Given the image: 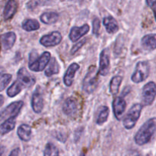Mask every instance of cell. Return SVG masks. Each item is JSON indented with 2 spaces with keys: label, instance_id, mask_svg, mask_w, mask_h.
I'll return each mask as SVG.
<instances>
[{
  "label": "cell",
  "instance_id": "obj_30",
  "mask_svg": "<svg viewBox=\"0 0 156 156\" xmlns=\"http://www.w3.org/2000/svg\"><path fill=\"white\" fill-rule=\"evenodd\" d=\"M101 28V21L98 18H94L92 21V32L94 35L98 36Z\"/></svg>",
  "mask_w": 156,
  "mask_h": 156
},
{
  "label": "cell",
  "instance_id": "obj_17",
  "mask_svg": "<svg viewBox=\"0 0 156 156\" xmlns=\"http://www.w3.org/2000/svg\"><path fill=\"white\" fill-rule=\"evenodd\" d=\"M18 10V3L15 0H9L5 6L3 17L5 20H9L13 18Z\"/></svg>",
  "mask_w": 156,
  "mask_h": 156
},
{
  "label": "cell",
  "instance_id": "obj_27",
  "mask_svg": "<svg viewBox=\"0 0 156 156\" xmlns=\"http://www.w3.org/2000/svg\"><path fill=\"white\" fill-rule=\"evenodd\" d=\"M108 116H109V109H108V107L105 106L101 107L100 112H99L97 121H96L98 125H103L105 122H106L107 120H108Z\"/></svg>",
  "mask_w": 156,
  "mask_h": 156
},
{
  "label": "cell",
  "instance_id": "obj_1",
  "mask_svg": "<svg viewBox=\"0 0 156 156\" xmlns=\"http://www.w3.org/2000/svg\"><path fill=\"white\" fill-rule=\"evenodd\" d=\"M156 132V118H151L146 121L135 135L134 140L138 145H143L150 142Z\"/></svg>",
  "mask_w": 156,
  "mask_h": 156
},
{
  "label": "cell",
  "instance_id": "obj_5",
  "mask_svg": "<svg viewBox=\"0 0 156 156\" xmlns=\"http://www.w3.org/2000/svg\"><path fill=\"white\" fill-rule=\"evenodd\" d=\"M23 106L24 102L22 101H16L9 104L2 111L0 112V122H2L10 118H16L21 112Z\"/></svg>",
  "mask_w": 156,
  "mask_h": 156
},
{
  "label": "cell",
  "instance_id": "obj_18",
  "mask_svg": "<svg viewBox=\"0 0 156 156\" xmlns=\"http://www.w3.org/2000/svg\"><path fill=\"white\" fill-rule=\"evenodd\" d=\"M141 44L146 50H155L156 49V34H149L143 36L141 39Z\"/></svg>",
  "mask_w": 156,
  "mask_h": 156
},
{
  "label": "cell",
  "instance_id": "obj_35",
  "mask_svg": "<svg viewBox=\"0 0 156 156\" xmlns=\"http://www.w3.org/2000/svg\"><path fill=\"white\" fill-rule=\"evenodd\" d=\"M5 151V148L2 145H0V156H3Z\"/></svg>",
  "mask_w": 156,
  "mask_h": 156
},
{
  "label": "cell",
  "instance_id": "obj_6",
  "mask_svg": "<svg viewBox=\"0 0 156 156\" xmlns=\"http://www.w3.org/2000/svg\"><path fill=\"white\" fill-rule=\"evenodd\" d=\"M51 60V55L48 51H45L40 57H37L33 61L29 62V69L32 71L40 72L42 71L50 63Z\"/></svg>",
  "mask_w": 156,
  "mask_h": 156
},
{
  "label": "cell",
  "instance_id": "obj_23",
  "mask_svg": "<svg viewBox=\"0 0 156 156\" xmlns=\"http://www.w3.org/2000/svg\"><path fill=\"white\" fill-rule=\"evenodd\" d=\"M59 72V66L56 58H52L45 70V75L48 77L54 74H57Z\"/></svg>",
  "mask_w": 156,
  "mask_h": 156
},
{
  "label": "cell",
  "instance_id": "obj_32",
  "mask_svg": "<svg viewBox=\"0 0 156 156\" xmlns=\"http://www.w3.org/2000/svg\"><path fill=\"white\" fill-rule=\"evenodd\" d=\"M19 148H15V149L12 150V152L10 153V154H9V156H18V154H19Z\"/></svg>",
  "mask_w": 156,
  "mask_h": 156
},
{
  "label": "cell",
  "instance_id": "obj_13",
  "mask_svg": "<svg viewBox=\"0 0 156 156\" xmlns=\"http://www.w3.org/2000/svg\"><path fill=\"white\" fill-rule=\"evenodd\" d=\"M17 76H18V80H19L24 87H31L35 83L34 77L30 74L24 67L19 69L17 73Z\"/></svg>",
  "mask_w": 156,
  "mask_h": 156
},
{
  "label": "cell",
  "instance_id": "obj_28",
  "mask_svg": "<svg viewBox=\"0 0 156 156\" xmlns=\"http://www.w3.org/2000/svg\"><path fill=\"white\" fill-rule=\"evenodd\" d=\"M44 156H59V149L54 144L48 142L46 145Z\"/></svg>",
  "mask_w": 156,
  "mask_h": 156
},
{
  "label": "cell",
  "instance_id": "obj_16",
  "mask_svg": "<svg viewBox=\"0 0 156 156\" xmlns=\"http://www.w3.org/2000/svg\"><path fill=\"white\" fill-rule=\"evenodd\" d=\"M79 65L77 63H73L70 66H69V67L67 68L66 71L65 75H64L63 77V81L64 84L67 87H70V86L73 84V79L75 77V75H76V71L79 69Z\"/></svg>",
  "mask_w": 156,
  "mask_h": 156
},
{
  "label": "cell",
  "instance_id": "obj_37",
  "mask_svg": "<svg viewBox=\"0 0 156 156\" xmlns=\"http://www.w3.org/2000/svg\"><path fill=\"white\" fill-rule=\"evenodd\" d=\"M4 102V97H3L2 95H0V106L3 104Z\"/></svg>",
  "mask_w": 156,
  "mask_h": 156
},
{
  "label": "cell",
  "instance_id": "obj_25",
  "mask_svg": "<svg viewBox=\"0 0 156 156\" xmlns=\"http://www.w3.org/2000/svg\"><path fill=\"white\" fill-rule=\"evenodd\" d=\"M21 27L26 32H33L40 28V24L35 19H25L22 22Z\"/></svg>",
  "mask_w": 156,
  "mask_h": 156
},
{
  "label": "cell",
  "instance_id": "obj_36",
  "mask_svg": "<svg viewBox=\"0 0 156 156\" xmlns=\"http://www.w3.org/2000/svg\"><path fill=\"white\" fill-rule=\"evenodd\" d=\"M155 0H146V3L149 6H152V5L153 4V2H155Z\"/></svg>",
  "mask_w": 156,
  "mask_h": 156
},
{
  "label": "cell",
  "instance_id": "obj_15",
  "mask_svg": "<svg viewBox=\"0 0 156 156\" xmlns=\"http://www.w3.org/2000/svg\"><path fill=\"white\" fill-rule=\"evenodd\" d=\"M31 107L34 112L36 113H40L44 108V98L41 91L35 90L31 97Z\"/></svg>",
  "mask_w": 156,
  "mask_h": 156
},
{
  "label": "cell",
  "instance_id": "obj_12",
  "mask_svg": "<svg viewBox=\"0 0 156 156\" xmlns=\"http://www.w3.org/2000/svg\"><path fill=\"white\" fill-rule=\"evenodd\" d=\"M16 41V35L15 32H9L0 35V45L4 50L12 48Z\"/></svg>",
  "mask_w": 156,
  "mask_h": 156
},
{
  "label": "cell",
  "instance_id": "obj_2",
  "mask_svg": "<svg viewBox=\"0 0 156 156\" xmlns=\"http://www.w3.org/2000/svg\"><path fill=\"white\" fill-rule=\"evenodd\" d=\"M98 70L95 66H91L82 82V89L85 93L91 94L96 90L98 83Z\"/></svg>",
  "mask_w": 156,
  "mask_h": 156
},
{
  "label": "cell",
  "instance_id": "obj_11",
  "mask_svg": "<svg viewBox=\"0 0 156 156\" xmlns=\"http://www.w3.org/2000/svg\"><path fill=\"white\" fill-rule=\"evenodd\" d=\"M90 30V26L88 24H85L82 26H74L72 28L69 32V39L73 42L78 41L82 37L86 35Z\"/></svg>",
  "mask_w": 156,
  "mask_h": 156
},
{
  "label": "cell",
  "instance_id": "obj_9",
  "mask_svg": "<svg viewBox=\"0 0 156 156\" xmlns=\"http://www.w3.org/2000/svg\"><path fill=\"white\" fill-rule=\"evenodd\" d=\"M110 70V50L105 48L101 52L98 73L102 76H107Z\"/></svg>",
  "mask_w": 156,
  "mask_h": 156
},
{
  "label": "cell",
  "instance_id": "obj_10",
  "mask_svg": "<svg viewBox=\"0 0 156 156\" xmlns=\"http://www.w3.org/2000/svg\"><path fill=\"white\" fill-rule=\"evenodd\" d=\"M113 110L117 120H120L126 108V102L121 96H117L113 101Z\"/></svg>",
  "mask_w": 156,
  "mask_h": 156
},
{
  "label": "cell",
  "instance_id": "obj_4",
  "mask_svg": "<svg viewBox=\"0 0 156 156\" xmlns=\"http://www.w3.org/2000/svg\"><path fill=\"white\" fill-rule=\"evenodd\" d=\"M150 66L148 61H139L136 65L135 70L131 76V80L135 84H139L146 80L149 75Z\"/></svg>",
  "mask_w": 156,
  "mask_h": 156
},
{
  "label": "cell",
  "instance_id": "obj_33",
  "mask_svg": "<svg viewBox=\"0 0 156 156\" xmlns=\"http://www.w3.org/2000/svg\"><path fill=\"white\" fill-rule=\"evenodd\" d=\"M152 11H153V13H154V15H155V21H156V0L155 2H153V4L152 5Z\"/></svg>",
  "mask_w": 156,
  "mask_h": 156
},
{
  "label": "cell",
  "instance_id": "obj_26",
  "mask_svg": "<svg viewBox=\"0 0 156 156\" xmlns=\"http://www.w3.org/2000/svg\"><path fill=\"white\" fill-rule=\"evenodd\" d=\"M122 80H123L122 76H118V75L113 76L111 82H110V92H111V94L114 95V96L117 94V93L119 92V88H120V86L121 84Z\"/></svg>",
  "mask_w": 156,
  "mask_h": 156
},
{
  "label": "cell",
  "instance_id": "obj_8",
  "mask_svg": "<svg viewBox=\"0 0 156 156\" xmlns=\"http://www.w3.org/2000/svg\"><path fill=\"white\" fill-rule=\"evenodd\" d=\"M62 41V35L59 32H53L44 35L40 39V43L44 47H54L60 44Z\"/></svg>",
  "mask_w": 156,
  "mask_h": 156
},
{
  "label": "cell",
  "instance_id": "obj_39",
  "mask_svg": "<svg viewBox=\"0 0 156 156\" xmlns=\"http://www.w3.org/2000/svg\"><path fill=\"white\" fill-rule=\"evenodd\" d=\"M79 156H85V152H82L80 154V155Z\"/></svg>",
  "mask_w": 156,
  "mask_h": 156
},
{
  "label": "cell",
  "instance_id": "obj_24",
  "mask_svg": "<svg viewBox=\"0 0 156 156\" xmlns=\"http://www.w3.org/2000/svg\"><path fill=\"white\" fill-rule=\"evenodd\" d=\"M23 87H24L19 80H15L7 90V95L9 97H14L21 93Z\"/></svg>",
  "mask_w": 156,
  "mask_h": 156
},
{
  "label": "cell",
  "instance_id": "obj_22",
  "mask_svg": "<svg viewBox=\"0 0 156 156\" xmlns=\"http://www.w3.org/2000/svg\"><path fill=\"white\" fill-rule=\"evenodd\" d=\"M59 19L58 13L54 12H44L41 15V21L46 24H54Z\"/></svg>",
  "mask_w": 156,
  "mask_h": 156
},
{
  "label": "cell",
  "instance_id": "obj_20",
  "mask_svg": "<svg viewBox=\"0 0 156 156\" xmlns=\"http://www.w3.org/2000/svg\"><path fill=\"white\" fill-rule=\"evenodd\" d=\"M17 134L21 140L28 142L31 138V128L27 124H22L18 128Z\"/></svg>",
  "mask_w": 156,
  "mask_h": 156
},
{
  "label": "cell",
  "instance_id": "obj_19",
  "mask_svg": "<svg viewBox=\"0 0 156 156\" xmlns=\"http://www.w3.org/2000/svg\"><path fill=\"white\" fill-rule=\"evenodd\" d=\"M103 24L105 25V28L108 33L109 34H115L118 32L119 25L117 20L112 16L105 17L103 19Z\"/></svg>",
  "mask_w": 156,
  "mask_h": 156
},
{
  "label": "cell",
  "instance_id": "obj_38",
  "mask_svg": "<svg viewBox=\"0 0 156 156\" xmlns=\"http://www.w3.org/2000/svg\"><path fill=\"white\" fill-rule=\"evenodd\" d=\"M130 156H142V155L140 154V153L137 152V151H134V152Z\"/></svg>",
  "mask_w": 156,
  "mask_h": 156
},
{
  "label": "cell",
  "instance_id": "obj_29",
  "mask_svg": "<svg viewBox=\"0 0 156 156\" xmlns=\"http://www.w3.org/2000/svg\"><path fill=\"white\" fill-rule=\"evenodd\" d=\"M12 76L11 74H9V73H5L2 79L0 81V91H2V90H4V89H5L8 84L12 80Z\"/></svg>",
  "mask_w": 156,
  "mask_h": 156
},
{
  "label": "cell",
  "instance_id": "obj_40",
  "mask_svg": "<svg viewBox=\"0 0 156 156\" xmlns=\"http://www.w3.org/2000/svg\"><path fill=\"white\" fill-rule=\"evenodd\" d=\"M72 1H77V2H80V1H82V0H72Z\"/></svg>",
  "mask_w": 156,
  "mask_h": 156
},
{
  "label": "cell",
  "instance_id": "obj_14",
  "mask_svg": "<svg viewBox=\"0 0 156 156\" xmlns=\"http://www.w3.org/2000/svg\"><path fill=\"white\" fill-rule=\"evenodd\" d=\"M78 110V102L74 97H69L62 105V111L66 115L69 116H74Z\"/></svg>",
  "mask_w": 156,
  "mask_h": 156
},
{
  "label": "cell",
  "instance_id": "obj_3",
  "mask_svg": "<svg viewBox=\"0 0 156 156\" xmlns=\"http://www.w3.org/2000/svg\"><path fill=\"white\" fill-rule=\"evenodd\" d=\"M143 106L140 103H136L129 109L127 114L123 120V125L126 129H131L136 124L137 121L140 119Z\"/></svg>",
  "mask_w": 156,
  "mask_h": 156
},
{
  "label": "cell",
  "instance_id": "obj_31",
  "mask_svg": "<svg viewBox=\"0 0 156 156\" xmlns=\"http://www.w3.org/2000/svg\"><path fill=\"white\" fill-rule=\"evenodd\" d=\"M86 41H87V39L86 38H85V39H82V40H81V41H78V42L76 43L74 46H73V48L71 49V51L70 52H71L72 54H76V52H77L78 50H79V49H80L81 47H82V46H83L84 44L86 43Z\"/></svg>",
  "mask_w": 156,
  "mask_h": 156
},
{
  "label": "cell",
  "instance_id": "obj_34",
  "mask_svg": "<svg viewBox=\"0 0 156 156\" xmlns=\"http://www.w3.org/2000/svg\"><path fill=\"white\" fill-rule=\"evenodd\" d=\"M5 69L3 68L2 67H0V81H1V80L2 79L3 76H4L5 74Z\"/></svg>",
  "mask_w": 156,
  "mask_h": 156
},
{
  "label": "cell",
  "instance_id": "obj_21",
  "mask_svg": "<svg viewBox=\"0 0 156 156\" xmlns=\"http://www.w3.org/2000/svg\"><path fill=\"white\" fill-rule=\"evenodd\" d=\"M15 124H16L15 118H10L5 120L0 125V135H5L10 132L15 128Z\"/></svg>",
  "mask_w": 156,
  "mask_h": 156
},
{
  "label": "cell",
  "instance_id": "obj_7",
  "mask_svg": "<svg viewBox=\"0 0 156 156\" xmlns=\"http://www.w3.org/2000/svg\"><path fill=\"white\" fill-rule=\"evenodd\" d=\"M156 96V84L155 82H149L143 87L142 91V102L144 106H150Z\"/></svg>",
  "mask_w": 156,
  "mask_h": 156
}]
</instances>
